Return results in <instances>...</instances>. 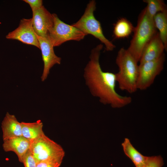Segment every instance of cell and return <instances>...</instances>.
Here are the masks:
<instances>
[{"mask_svg":"<svg viewBox=\"0 0 167 167\" xmlns=\"http://www.w3.org/2000/svg\"><path fill=\"white\" fill-rule=\"evenodd\" d=\"M103 47V45L100 44L91 51L90 60L84 70L86 84L92 94L98 97L100 102L113 108H121L130 104L132 98L117 92L115 74L102 70L99 58Z\"/></svg>","mask_w":167,"mask_h":167,"instance_id":"obj_1","label":"cell"},{"mask_svg":"<svg viewBox=\"0 0 167 167\" xmlns=\"http://www.w3.org/2000/svg\"><path fill=\"white\" fill-rule=\"evenodd\" d=\"M138 63L127 49L122 48L118 51L116 59L118 71L115 74L116 83L121 90L130 94L138 90Z\"/></svg>","mask_w":167,"mask_h":167,"instance_id":"obj_2","label":"cell"},{"mask_svg":"<svg viewBox=\"0 0 167 167\" xmlns=\"http://www.w3.org/2000/svg\"><path fill=\"white\" fill-rule=\"evenodd\" d=\"M157 32L153 18L148 15L145 7L139 15L132 38L127 49L137 62L145 47Z\"/></svg>","mask_w":167,"mask_h":167,"instance_id":"obj_3","label":"cell"},{"mask_svg":"<svg viewBox=\"0 0 167 167\" xmlns=\"http://www.w3.org/2000/svg\"><path fill=\"white\" fill-rule=\"evenodd\" d=\"M96 4L95 1H90L81 18L71 25L87 35H92L105 45L106 51H112L116 46L105 36L100 22L94 16V13L96 8Z\"/></svg>","mask_w":167,"mask_h":167,"instance_id":"obj_4","label":"cell"},{"mask_svg":"<svg viewBox=\"0 0 167 167\" xmlns=\"http://www.w3.org/2000/svg\"><path fill=\"white\" fill-rule=\"evenodd\" d=\"M31 142L29 149L37 163L51 160L62 161L64 149L45 134Z\"/></svg>","mask_w":167,"mask_h":167,"instance_id":"obj_5","label":"cell"},{"mask_svg":"<svg viewBox=\"0 0 167 167\" xmlns=\"http://www.w3.org/2000/svg\"><path fill=\"white\" fill-rule=\"evenodd\" d=\"M52 14L54 24L49 32V35L54 47L59 46L69 41H80L87 35L77 28L61 21L56 14Z\"/></svg>","mask_w":167,"mask_h":167,"instance_id":"obj_6","label":"cell"},{"mask_svg":"<svg viewBox=\"0 0 167 167\" xmlns=\"http://www.w3.org/2000/svg\"><path fill=\"white\" fill-rule=\"evenodd\" d=\"M165 59L164 54L157 59L139 64L137 82V90H145L151 86L156 77L163 70Z\"/></svg>","mask_w":167,"mask_h":167,"instance_id":"obj_7","label":"cell"},{"mask_svg":"<svg viewBox=\"0 0 167 167\" xmlns=\"http://www.w3.org/2000/svg\"><path fill=\"white\" fill-rule=\"evenodd\" d=\"M6 37L7 39L16 40L24 44L34 45L40 49L37 36L33 28L32 18L21 19L18 28L9 32Z\"/></svg>","mask_w":167,"mask_h":167,"instance_id":"obj_8","label":"cell"},{"mask_svg":"<svg viewBox=\"0 0 167 167\" xmlns=\"http://www.w3.org/2000/svg\"><path fill=\"white\" fill-rule=\"evenodd\" d=\"M37 37L44 62L43 72L41 77L42 81H43L46 79L50 69L55 64H60L61 58L55 54L54 46L49 35L44 37L38 36Z\"/></svg>","mask_w":167,"mask_h":167,"instance_id":"obj_9","label":"cell"},{"mask_svg":"<svg viewBox=\"0 0 167 167\" xmlns=\"http://www.w3.org/2000/svg\"><path fill=\"white\" fill-rule=\"evenodd\" d=\"M32 19L33 28L37 36L44 37L49 35L54 25V18L44 6L32 12Z\"/></svg>","mask_w":167,"mask_h":167,"instance_id":"obj_10","label":"cell"},{"mask_svg":"<svg viewBox=\"0 0 167 167\" xmlns=\"http://www.w3.org/2000/svg\"><path fill=\"white\" fill-rule=\"evenodd\" d=\"M165 50V46L157 32L145 47L139 64L158 58L164 54Z\"/></svg>","mask_w":167,"mask_h":167,"instance_id":"obj_11","label":"cell"},{"mask_svg":"<svg viewBox=\"0 0 167 167\" xmlns=\"http://www.w3.org/2000/svg\"><path fill=\"white\" fill-rule=\"evenodd\" d=\"M3 140L2 147L4 151L15 152L17 156L19 161L22 163L25 155L30 148L31 141L23 136Z\"/></svg>","mask_w":167,"mask_h":167,"instance_id":"obj_12","label":"cell"},{"mask_svg":"<svg viewBox=\"0 0 167 167\" xmlns=\"http://www.w3.org/2000/svg\"><path fill=\"white\" fill-rule=\"evenodd\" d=\"M3 140L22 136L21 122L14 115L7 112L2 122Z\"/></svg>","mask_w":167,"mask_h":167,"instance_id":"obj_13","label":"cell"},{"mask_svg":"<svg viewBox=\"0 0 167 167\" xmlns=\"http://www.w3.org/2000/svg\"><path fill=\"white\" fill-rule=\"evenodd\" d=\"M22 136L31 142L45 134L43 124L40 121L33 122H21Z\"/></svg>","mask_w":167,"mask_h":167,"instance_id":"obj_14","label":"cell"},{"mask_svg":"<svg viewBox=\"0 0 167 167\" xmlns=\"http://www.w3.org/2000/svg\"><path fill=\"white\" fill-rule=\"evenodd\" d=\"M122 145L125 154L132 161L135 167H143L148 156L143 155L137 151L127 138L125 139Z\"/></svg>","mask_w":167,"mask_h":167,"instance_id":"obj_15","label":"cell"},{"mask_svg":"<svg viewBox=\"0 0 167 167\" xmlns=\"http://www.w3.org/2000/svg\"><path fill=\"white\" fill-rule=\"evenodd\" d=\"M134 28L131 23L127 19L121 18L114 25L113 30L114 36L116 39L127 37L133 32Z\"/></svg>","mask_w":167,"mask_h":167,"instance_id":"obj_16","label":"cell"},{"mask_svg":"<svg viewBox=\"0 0 167 167\" xmlns=\"http://www.w3.org/2000/svg\"><path fill=\"white\" fill-rule=\"evenodd\" d=\"M155 26L159 32L160 38L165 46L167 48V11L160 12L154 17Z\"/></svg>","mask_w":167,"mask_h":167,"instance_id":"obj_17","label":"cell"},{"mask_svg":"<svg viewBox=\"0 0 167 167\" xmlns=\"http://www.w3.org/2000/svg\"><path fill=\"white\" fill-rule=\"evenodd\" d=\"M143 2L147 3V12L152 18L157 13L167 11V6L163 0H144Z\"/></svg>","mask_w":167,"mask_h":167,"instance_id":"obj_18","label":"cell"},{"mask_svg":"<svg viewBox=\"0 0 167 167\" xmlns=\"http://www.w3.org/2000/svg\"><path fill=\"white\" fill-rule=\"evenodd\" d=\"M164 164L163 159L160 156H148L143 167H162Z\"/></svg>","mask_w":167,"mask_h":167,"instance_id":"obj_19","label":"cell"},{"mask_svg":"<svg viewBox=\"0 0 167 167\" xmlns=\"http://www.w3.org/2000/svg\"><path fill=\"white\" fill-rule=\"evenodd\" d=\"M22 163L24 167H36L37 163L29 149L25 155Z\"/></svg>","mask_w":167,"mask_h":167,"instance_id":"obj_20","label":"cell"},{"mask_svg":"<svg viewBox=\"0 0 167 167\" xmlns=\"http://www.w3.org/2000/svg\"><path fill=\"white\" fill-rule=\"evenodd\" d=\"M62 161L51 160L41 161L37 163L36 167H59Z\"/></svg>","mask_w":167,"mask_h":167,"instance_id":"obj_21","label":"cell"},{"mask_svg":"<svg viewBox=\"0 0 167 167\" xmlns=\"http://www.w3.org/2000/svg\"><path fill=\"white\" fill-rule=\"evenodd\" d=\"M23 1L29 4L32 12L39 9L43 6L42 0H24Z\"/></svg>","mask_w":167,"mask_h":167,"instance_id":"obj_22","label":"cell"}]
</instances>
